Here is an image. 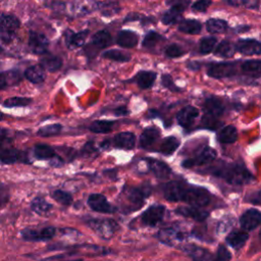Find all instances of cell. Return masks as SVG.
<instances>
[{
  "label": "cell",
  "mask_w": 261,
  "mask_h": 261,
  "mask_svg": "<svg viewBox=\"0 0 261 261\" xmlns=\"http://www.w3.org/2000/svg\"><path fill=\"white\" fill-rule=\"evenodd\" d=\"M206 29L211 34H221L227 30V22L219 18H210L206 21Z\"/></svg>",
  "instance_id": "e575fe53"
},
{
  "label": "cell",
  "mask_w": 261,
  "mask_h": 261,
  "mask_svg": "<svg viewBox=\"0 0 261 261\" xmlns=\"http://www.w3.org/2000/svg\"><path fill=\"white\" fill-rule=\"evenodd\" d=\"M259 5V0H246L245 2V7L248 9H255Z\"/></svg>",
  "instance_id": "9f6ffc18"
},
{
  "label": "cell",
  "mask_w": 261,
  "mask_h": 261,
  "mask_svg": "<svg viewBox=\"0 0 261 261\" xmlns=\"http://www.w3.org/2000/svg\"><path fill=\"white\" fill-rule=\"evenodd\" d=\"M32 103V99L28 97H11L3 102V106L7 108L22 107Z\"/></svg>",
  "instance_id": "b9f144b4"
},
{
  "label": "cell",
  "mask_w": 261,
  "mask_h": 261,
  "mask_svg": "<svg viewBox=\"0 0 261 261\" xmlns=\"http://www.w3.org/2000/svg\"><path fill=\"white\" fill-rule=\"evenodd\" d=\"M163 39H164V38H163L160 34H158L157 32H155V31H150V32H148L147 35L145 36V38H144V40H143V42H142V45H143V47L150 49V48L155 47V46H156L161 40H163Z\"/></svg>",
  "instance_id": "ab89813d"
},
{
  "label": "cell",
  "mask_w": 261,
  "mask_h": 261,
  "mask_svg": "<svg viewBox=\"0 0 261 261\" xmlns=\"http://www.w3.org/2000/svg\"><path fill=\"white\" fill-rule=\"evenodd\" d=\"M216 43H217L216 38H214V37H204L200 41V45H199L200 53L208 54V53L212 52L215 49Z\"/></svg>",
  "instance_id": "60d3db41"
},
{
  "label": "cell",
  "mask_w": 261,
  "mask_h": 261,
  "mask_svg": "<svg viewBox=\"0 0 261 261\" xmlns=\"http://www.w3.org/2000/svg\"><path fill=\"white\" fill-rule=\"evenodd\" d=\"M88 225L104 239H110L118 228V224L113 219H90Z\"/></svg>",
  "instance_id": "277c9868"
},
{
  "label": "cell",
  "mask_w": 261,
  "mask_h": 261,
  "mask_svg": "<svg viewBox=\"0 0 261 261\" xmlns=\"http://www.w3.org/2000/svg\"><path fill=\"white\" fill-rule=\"evenodd\" d=\"M236 51H237V48L234 44H232L230 41L223 40L214 49V54L223 58H228V57H232Z\"/></svg>",
  "instance_id": "1f68e13d"
},
{
  "label": "cell",
  "mask_w": 261,
  "mask_h": 261,
  "mask_svg": "<svg viewBox=\"0 0 261 261\" xmlns=\"http://www.w3.org/2000/svg\"><path fill=\"white\" fill-rule=\"evenodd\" d=\"M237 67L233 62H217L212 63L208 69L207 74L213 79H223L231 76L236 73Z\"/></svg>",
  "instance_id": "8992f818"
},
{
  "label": "cell",
  "mask_w": 261,
  "mask_h": 261,
  "mask_svg": "<svg viewBox=\"0 0 261 261\" xmlns=\"http://www.w3.org/2000/svg\"><path fill=\"white\" fill-rule=\"evenodd\" d=\"M199 115V110L192 106H186L184 108H181L178 113L176 114V119L177 122L185 128H188L192 125V123L194 122V120L197 118V116Z\"/></svg>",
  "instance_id": "5bb4252c"
},
{
  "label": "cell",
  "mask_w": 261,
  "mask_h": 261,
  "mask_svg": "<svg viewBox=\"0 0 261 261\" xmlns=\"http://www.w3.org/2000/svg\"><path fill=\"white\" fill-rule=\"evenodd\" d=\"M237 51L244 55H260L261 43L255 39H241L236 44Z\"/></svg>",
  "instance_id": "8fae6325"
},
{
  "label": "cell",
  "mask_w": 261,
  "mask_h": 261,
  "mask_svg": "<svg viewBox=\"0 0 261 261\" xmlns=\"http://www.w3.org/2000/svg\"><path fill=\"white\" fill-rule=\"evenodd\" d=\"M61 124L59 123H53V124H49V125H45L41 128H39V130L37 132L38 136L41 137H51V136H56L61 132Z\"/></svg>",
  "instance_id": "7bdbcfd3"
},
{
  "label": "cell",
  "mask_w": 261,
  "mask_h": 261,
  "mask_svg": "<svg viewBox=\"0 0 261 261\" xmlns=\"http://www.w3.org/2000/svg\"><path fill=\"white\" fill-rule=\"evenodd\" d=\"M112 43V37L109 32L105 30H101L95 33L92 37V46L95 47L96 51L104 49L108 47Z\"/></svg>",
  "instance_id": "44dd1931"
},
{
  "label": "cell",
  "mask_w": 261,
  "mask_h": 261,
  "mask_svg": "<svg viewBox=\"0 0 261 261\" xmlns=\"http://www.w3.org/2000/svg\"><path fill=\"white\" fill-rule=\"evenodd\" d=\"M146 163L148 164L149 169L158 178H166L171 173V169L163 161L153 159V158H146Z\"/></svg>",
  "instance_id": "ac0fdd59"
},
{
  "label": "cell",
  "mask_w": 261,
  "mask_h": 261,
  "mask_svg": "<svg viewBox=\"0 0 261 261\" xmlns=\"http://www.w3.org/2000/svg\"><path fill=\"white\" fill-rule=\"evenodd\" d=\"M56 233V229L53 226L44 227L39 231V241H49L51 240Z\"/></svg>",
  "instance_id": "816d5d0a"
},
{
  "label": "cell",
  "mask_w": 261,
  "mask_h": 261,
  "mask_svg": "<svg viewBox=\"0 0 261 261\" xmlns=\"http://www.w3.org/2000/svg\"><path fill=\"white\" fill-rule=\"evenodd\" d=\"M102 55L104 58H107L116 62H127L130 60V55L128 53H125L121 50H116V49L106 50Z\"/></svg>",
  "instance_id": "74e56055"
},
{
  "label": "cell",
  "mask_w": 261,
  "mask_h": 261,
  "mask_svg": "<svg viewBox=\"0 0 261 261\" xmlns=\"http://www.w3.org/2000/svg\"><path fill=\"white\" fill-rule=\"evenodd\" d=\"M186 186L178 181H169L164 186L163 194L167 201L177 202L182 201Z\"/></svg>",
  "instance_id": "30bf717a"
},
{
  "label": "cell",
  "mask_w": 261,
  "mask_h": 261,
  "mask_svg": "<svg viewBox=\"0 0 261 261\" xmlns=\"http://www.w3.org/2000/svg\"><path fill=\"white\" fill-rule=\"evenodd\" d=\"M0 159H1L2 163H6V164L15 163V162H18V161L24 162L25 161V155L19 150L12 149V148H7V149H3L1 151Z\"/></svg>",
  "instance_id": "7402d4cb"
},
{
  "label": "cell",
  "mask_w": 261,
  "mask_h": 261,
  "mask_svg": "<svg viewBox=\"0 0 261 261\" xmlns=\"http://www.w3.org/2000/svg\"><path fill=\"white\" fill-rule=\"evenodd\" d=\"M144 18L143 15L141 14H138V13H129L126 15V17L124 18V22L125 21H129V20H139V19H142Z\"/></svg>",
  "instance_id": "6f0895ef"
},
{
  "label": "cell",
  "mask_w": 261,
  "mask_h": 261,
  "mask_svg": "<svg viewBox=\"0 0 261 261\" xmlns=\"http://www.w3.org/2000/svg\"><path fill=\"white\" fill-rule=\"evenodd\" d=\"M0 32H1V40L2 42H10L13 38L14 32L19 28L20 21L19 19L12 15V14H1V21H0Z\"/></svg>",
  "instance_id": "3957f363"
},
{
  "label": "cell",
  "mask_w": 261,
  "mask_h": 261,
  "mask_svg": "<svg viewBox=\"0 0 261 261\" xmlns=\"http://www.w3.org/2000/svg\"><path fill=\"white\" fill-rule=\"evenodd\" d=\"M21 80L20 73L16 69L3 71L1 73V89H5L7 86H13L19 83Z\"/></svg>",
  "instance_id": "836d02e7"
},
{
  "label": "cell",
  "mask_w": 261,
  "mask_h": 261,
  "mask_svg": "<svg viewBox=\"0 0 261 261\" xmlns=\"http://www.w3.org/2000/svg\"><path fill=\"white\" fill-rule=\"evenodd\" d=\"M34 154L38 159H51L57 156L55 151L50 146L45 144L36 145L34 148Z\"/></svg>",
  "instance_id": "8d00e7d4"
},
{
  "label": "cell",
  "mask_w": 261,
  "mask_h": 261,
  "mask_svg": "<svg viewBox=\"0 0 261 261\" xmlns=\"http://www.w3.org/2000/svg\"><path fill=\"white\" fill-rule=\"evenodd\" d=\"M191 1L190 0H167L166 4L170 6L171 9L181 13L182 11L186 10V8H188V6L190 5Z\"/></svg>",
  "instance_id": "c3c4849f"
},
{
  "label": "cell",
  "mask_w": 261,
  "mask_h": 261,
  "mask_svg": "<svg viewBox=\"0 0 261 261\" xmlns=\"http://www.w3.org/2000/svg\"><path fill=\"white\" fill-rule=\"evenodd\" d=\"M204 109H205V112L207 114L218 117L223 113L224 106H223L222 102L219 99H217L215 97H210V98H207L205 100Z\"/></svg>",
  "instance_id": "cb8c5ba5"
},
{
  "label": "cell",
  "mask_w": 261,
  "mask_h": 261,
  "mask_svg": "<svg viewBox=\"0 0 261 261\" xmlns=\"http://www.w3.org/2000/svg\"><path fill=\"white\" fill-rule=\"evenodd\" d=\"M113 144L115 147L130 150L136 145V136L130 132H123L117 134L113 139Z\"/></svg>",
  "instance_id": "ffe728a7"
},
{
  "label": "cell",
  "mask_w": 261,
  "mask_h": 261,
  "mask_svg": "<svg viewBox=\"0 0 261 261\" xmlns=\"http://www.w3.org/2000/svg\"><path fill=\"white\" fill-rule=\"evenodd\" d=\"M23 74L24 77L33 84H40L45 80V69L41 66V64L28 67Z\"/></svg>",
  "instance_id": "484cf974"
},
{
  "label": "cell",
  "mask_w": 261,
  "mask_h": 261,
  "mask_svg": "<svg viewBox=\"0 0 261 261\" xmlns=\"http://www.w3.org/2000/svg\"><path fill=\"white\" fill-rule=\"evenodd\" d=\"M212 1L211 0H197L195 3H193L192 8L195 11L199 12H204L207 10V8L211 5Z\"/></svg>",
  "instance_id": "f5cc1de1"
},
{
  "label": "cell",
  "mask_w": 261,
  "mask_h": 261,
  "mask_svg": "<svg viewBox=\"0 0 261 261\" xmlns=\"http://www.w3.org/2000/svg\"><path fill=\"white\" fill-rule=\"evenodd\" d=\"M165 207L162 205H152L143 214L142 221L148 226H156L164 216Z\"/></svg>",
  "instance_id": "9c48e42d"
},
{
  "label": "cell",
  "mask_w": 261,
  "mask_h": 261,
  "mask_svg": "<svg viewBox=\"0 0 261 261\" xmlns=\"http://www.w3.org/2000/svg\"><path fill=\"white\" fill-rule=\"evenodd\" d=\"M129 113V111L127 110V108L125 106H119L117 108L114 109V114L116 116H122V115H127Z\"/></svg>",
  "instance_id": "11a10c76"
},
{
  "label": "cell",
  "mask_w": 261,
  "mask_h": 261,
  "mask_svg": "<svg viewBox=\"0 0 261 261\" xmlns=\"http://www.w3.org/2000/svg\"><path fill=\"white\" fill-rule=\"evenodd\" d=\"M259 196H260V198H259V200L256 201V203H259V202H260V200H261V193H259Z\"/></svg>",
  "instance_id": "94428289"
},
{
  "label": "cell",
  "mask_w": 261,
  "mask_h": 261,
  "mask_svg": "<svg viewBox=\"0 0 261 261\" xmlns=\"http://www.w3.org/2000/svg\"><path fill=\"white\" fill-rule=\"evenodd\" d=\"M227 4L234 6V7H239V6H245V1L246 0H224Z\"/></svg>",
  "instance_id": "680465c9"
},
{
  "label": "cell",
  "mask_w": 261,
  "mask_h": 261,
  "mask_svg": "<svg viewBox=\"0 0 261 261\" xmlns=\"http://www.w3.org/2000/svg\"><path fill=\"white\" fill-rule=\"evenodd\" d=\"M88 205L92 210L100 213H113L115 211V208L102 194H91L88 197Z\"/></svg>",
  "instance_id": "ba28073f"
},
{
  "label": "cell",
  "mask_w": 261,
  "mask_h": 261,
  "mask_svg": "<svg viewBox=\"0 0 261 261\" xmlns=\"http://www.w3.org/2000/svg\"><path fill=\"white\" fill-rule=\"evenodd\" d=\"M187 66H188V68H190L191 70H198V69H200V67H201L200 63L197 62V61H190V62L187 63Z\"/></svg>",
  "instance_id": "91938a15"
},
{
  "label": "cell",
  "mask_w": 261,
  "mask_h": 261,
  "mask_svg": "<svg viewBox=\"0 0 261 261\" xmlns=\"http://www.w3.org/2000/svg\"><path fill=\"white\" fill-rule=\"evenodd\" d=\"M157 237L163 244L168 246H174L176 243L181 242L184 240L185 234L179 229H176L174 227H168L161 229L158 232Z\"/></svg>",
  "instance_id": "4fadbf2b"
},
{
  "label": "cell",
  "mask_w": 261,
  "mask_h": 261,
  "mask_svg": "<svg viewBox=\"0 0 261 261\" xmlns=\"http://www.w3.org/2000/svg\"><path fill=\"white\" fill-rule=\"evenodd\" d=\"M138 35L129 30L119 31L116 35V43L122 48H133L138 44Z\"/></svg>",
  "instance_id": "d6986e66"
},
{
  "label": "cell",
  "mask_w": 261,
  "mask_h": 261,
  "mask_svg": "<svg viewBox=\"0 0 261 261\" xmlns=\"http://www.w3.org/2000/svg\"><path fill=\"white\" fill-rule=\"evenodd\" d=\"M88 36H89V30H84V31H81L77 33L67 30L64 33L65 43H66L67 47L70 49L82 47L85 44V41L88 38Z\"/></svg>",
  "instance_id": "e0dca14e"
},
{
  "label": "cell",
  "mask_w": 261,
  "mask_h": 261,
  "mask_svg": "<svg viewBox=\"0 0 261 261\" xmlns=\"http://www.w3.org/2000/svg\"><path fill=\"white\" fill-rule=\"evenodd\" d=\"M159 135H160V132L155 126H150L145 128L142 135L140 136V146L142 148L150 147L157 141V139L159 138Z\"/></svg>",
  "instance_id": "603a6c76"
},
{
  "label": "cell",
  "mask_w": 261,
  "mask_h": 261,
  "mask_svg": "<svg viewBox=\"0 0 261 261\" xmlns=\"http://www.w3.org/2000/svg\"><path fill=\"white\" fill-rule=\"evenodd\" d=\"M92 152H96V149L94 148L92 142H88V143L85 145V147H84L82 153H83L84 155H89V154H91Z\"/></svg>",
  "instance_id": "db71d44e"
},
{
  "label": "cell",
  "mask_w": 261,
  "mask_h": 261,
  "mask_svg": "<svg viewBox=\"0 0 261 261\" xmlns=\"http://www.w3.org/2000/svg\"><path fill=\"white\" fill-rule=\"evenodd\" d=\"M179 146V141L175 137H166L162 140L159 146V152L163 155H171Z\"/></svg>",
  "instance_id": "d6a6232c"
},
{
  "label": "cell",
  "mask_w": 261,
  "mask_h": 261,
  "mask_svg": "<svg viewBox=\"0 0 261 261\" xmlns=\"http://www.w3.org/2000/svg\"><path fill=\"white\" fill-rule=\"evenodd\" d=\"M182 250L192 258L193 261H214L215 258L208 250L195 245H186L182 247Z\"/></svg>",
  "instance_id": "2e32d148"
},
{
  "label": "cell",
  "mask_w": 261,
  "mask_h": 261,
  "mask_svg": "<svg viewBox=\"0 0 261 261\" xmlns=\"http://www.w3.org/2000/svg\"><path fill=\"white\" fill-rule=\"evenodd\" d=\"M213 174L222 177L229 184L233 185H243L251 180L252 176L250 172L241 165L232 164L226 165L213 170Z\"/></svg>",
  "instance_id": "6da1fadb"
},
{
  "label": "cell",
  "mask_w": 261,
  "mask_h": 261,
  "mask_svg": "<svg viewBox=\"0 0 261 261\" xmlns=\"http://www.w3.org/2000/svg\"><path fill=\"white\" fill-rule=\"evenodd\" d=\"M29 47L31 51L37 55L46 54L48 52L49 40L41 33L31 32L29 37Z\"/></svg>",
  "instance_id": "52a82bcc"
},
{
  "label": "cell",
  "mask_w": 261,
  "mask_h": 261,
  "mask_svg": "<svg viewBox=\"0 0 261 261\" xmlns=\"http://www.w3.org/2000/svg\"><path fill=\"white\" fill-rule=\"evenodd\" d=\"M202 123H203V125H204L206 128H209V129H216V128H218L220 125H222V122L219 121V120L217 119V117L212 116V115L207 114V113H205V115L203 116V118H202Z\"/></svg>",
  "instance_id": "bcb514c9"
},
{
  "label": "cell",
  "mask_w": 261,
  "mask_h": 261,
  "mask_svg": "<svg viewBox=\"0 0 261 261\" xmlns=\"http://www.w3.org/2000/svg\"><path fill=\"white\" fill-rule=\"evenodd\" d=\"M202 30V24L199 20L196 19H185L178 23V31L185 34L196 35L199 34Z\"/></svg>",
  "instance_id": "4dcf8cb0"
},
{
  "label": "cell",
  "mask_w": 261,
  "mask_h": 261,
  "mask_svg": "<svg viewBox=\"0 0 261 261\" xmlns=\"http://www.w3.org/2000/svg\"><path fill=\"white\" fill-rule=\"evenodd\" d=\"M175 212L181 216L193 218L196 221H204L209 215V212L204 208L192 205L188 207H178L175 209Z\"/></svg>",
  "instance_id": "9a60e30c"
},
{
  "label": "cell",
  "mask_w": 261,
  "mask_h": 261,
  "mask_svg": "<svg viewBox=\"0 0 261 261\" xmlns=\"http://www.w3.org/2000/svg\"><path fill=\"white\" fill-rule=\"evenodd\" d=\"M161 83H162V86H163L164 88L168 89L169 91H172V92H179V91H180V88H178V87L174 84V82H173L171 75L168 74V73L162 74V76H161Z\"/></svg>",
  "instance_id": "681fc988"
},
{
  "label": "cell",
  "mask_w": 261,
  "mask_h": 261,
  "mask_svg": "<svg viewBox=\"0 0 261 261\" xmlns=\"http://www.w3.org/2000/svg\"><path fill=\"white\" fill-rule=\"evenodd\" d=\"M114 121L112 120H95L90 125V130L97 134H107L113 128Z\"/></svg>",
  "instance_id": "d590c367"
},
{
  "label": "cell",
  "mask_w": 261,
  "mask_h": 261,
  "mask_svg": "<svg viewBox=\"0 0 261 261\" xmlns=\"http://www.w3.org/2000/svg\"><path fill=\"white\" fill-rule=\"evenodd\" d=\"M249 234L244 231H231L226 237V243L236 250L241 249L247 242Z\"/></svg>",
  "instance_id": "f1b7e54d"
},
{
  "label": "cell",
  "mask_w": 261,
  "mask_h": 261,
  "mask_svg": "<svg viewBox=\"0 0 261 261\" xmlns=\"http://www.w3.org/2000/svg\"><path fill=\"white\" fill-rule=\"evenodd\" d=\"M179 19H180V13L171 8L168 11H166L161 17V21L167 25L176 23V22H178Z\"/></svg>",
  "instance_id": "f6af8a7d"
},
{
  "label": "cell",
  "mask_w": 261,
  "mask_h": 261,
  "mask_svg": "<svg viewBox=\"0 0 261 261\" xmlns=\"http://www.w3.org/2000/svg\"><path fill=\"white\" fill-rule=\"evenodd\" d=\"M40 64L45 70L49 72H55L61 68L62 59L55 55H48L46 57L41 58Z\"/></svg>",
  "instance_id": "83f0119b"
},
{
  "label": "cell",
  "mask_w": 261,
  "mask_h": 261,
  "mask_svg": "<svg viewBox=\"0 0 261 261\" xmlns=\"http://www.w3.org/2000/svg\"><path fill=\"white\" fill-rule=\"evenodd\" d=\"M231 254L230 252L222 245H220L217 249L216 256L214 258V261H230Z\"/></svg>",
  "instance_id": "f907efd6"
},
{
  "label": "cell",
  "mask_w": 261,
  "mask_h": 261,
  "mask_svg": "<svg viewBox=\"0 0 261 261\" xmlns=\"http://www.w3.org/2000/svg\"><path fill=\"white\" fill-rule=\"evenodd\" d=\"M182 201L187 202L192 206L204 207L210 202V194L209 192L201 187L196 186H188L186 187Z\"/></svg>",
  "instance_id": "7a4b0ae2"
},
{
  "label": "cell",
  "mask_w": 261,
  "mask_h": 261,
  "mask_svg": "<svg viewBox=\"0 0 261 261\" xmlns=\"http://www.w3.org/2000/svg\"><path fill=\"white\" fill-rule=\"evenodd\" d=\"M261 223V213L256 209L247 210L240 218V224L245 230H253Z\"/></svg>",
  "instance_id": "7c38bea8"
},
{
  "label": "cell",
  "mask_w": 261,
  "mask_h": 261,
  "mask_svg": "<svg viewBox=\"0 0 261 261\" xmlns=\"http://www.w3.org/2000/svg\"><path fill=\"white\" fill-rule=\"evenodd\" d=\"M216 151L210 147H204L202 150H200L193 158L186 159L182 161L181 165L185 168H191L193 166H201L205 165L207 163H210L216 158Z\"/></svg>",
  "instance_id": "5b68a950"
},
{
  "label": "cell",
  "mask_w": 261,
  "mask_h": 261,
  "mask_svg": "<svg viewBox=\"0 0 261 261\" xmlns=\"http://www.w3.org/2000/svg\"><path fill=\"white\" fill-rule=\"evenodd\" d=\"M164 54L169 58H176V57H179V56L184 55L185 51L182 50V48L179 45L170 44L165 48Z\"/></svg>",
  "instance_id": "7dc6e473"
},
{
  "label": "cell",
  "mask_w": 261,
  "mask_h": 261,
  "mask_svg": "<svg viewBox=\"0 0 261 261\" xmlns=\"http://www.w3.org/2000/svg\"><path fill=\"white\" fill-rule=\"evenodd\" d=\"M237 139L238 132L233 125L223 126L217 135V140L221 144H232L237 141Z\"/></svg>",
  "instance_id": "4316f807"
},
{
  "label": "cell",
  "mask_w": 261,
  "mask_h": 261,
  "mask_svg": "<svg viewBox=\"0 0 261 261\" xmlns=\"http://www.w3.org/2000/svg\"><path fill=\"white\" fill-rule=\"evenodd\" d=\"M241 69L245 74H247L249 76H253V77L260 76L261 75V61L256 60V59L246 60L245 62H243Z\"/></svg>",
  "instance_id": "f546056e"
},
{
  "label": "cell",
  "mask_w": 261,
  "mask_h": 261,
  "mask_svg": "<svg viewBox=\"0 0 261 261\" xmlns=\"http://www.w3.org/2000/svg\"><path fill=\"white\" fill-rule=\"evenodd\" d=\"M51 197L56 202H58V203H60L62 205H65V206L71 204V202H72L71 195L69 193H67V192L62 191V190H55L54 192H52Z\"/></svg>",
  "instance_id": "ee69618b"
},
{
  "label": "cell",
  "mask_w": 261,
  "mask_h": 261,
  "mask_svg": "<svg viewBox=\"0 0 261 261\" xmlns=\"http://www.w3.org/2000/svg\"><path fill=\"white\" fill-rule=\"evenodd\" d=\"M156 72L154 71H150V70H141L139 71L136 76H135V81L137 82L138 86L141 89H149L153 86L155 80H156Z\"/></svg>",
  "instance_id": "d4e9b609"
},
{
  "label": "cell",
  "mask_w": 261,
  "mask_h": 261,
  "mask_svg": "<svg viewBox=\"0 0 261 261\" xmlns=\"http://www.w3.org/2000/svg\"><path fill=\"white\" fill-rule=\"evenodd\" d=\"M31 208L37 214H41L42 215V214L47 213L52 208V205L50 203H48L44 198L37 197V198H35L32 201Z\"/></svg>",
  "instance_id": "f35d334b"
}]
</instances>
